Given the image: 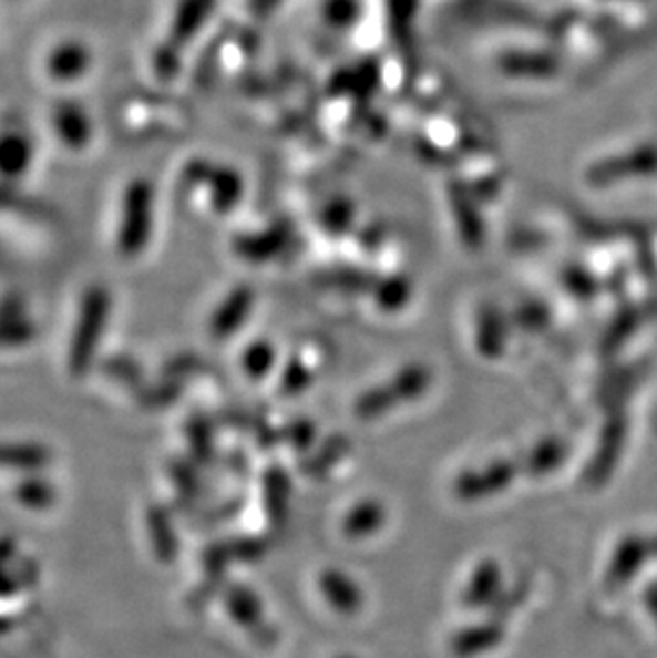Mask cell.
I'll use <instances>...</instances> for the list:
<instances>
[{
  "mask_svg": "<svg viewBox=\"0 0 657 658\" xmlns=\"http://www.w3.org/2000/svg\"><path fill=\"white\" fill-rule=\"evenodd\" d=\"M387 522V510L380 501H361L359 505H355L342 522V531L346 537L350 539H361V537H370L376 531H380Z\"/></svg>",
  "mask_w": 657,
  "mask_h": 658,
  "instance_id": "cell-14",
  "label": "cell"
},
{
  "mask_svg": "<svg viewBox=\"0 0 657 658\" xmlns=\"http://www.w3.org/2000/svg\"><path fill=\"white\" fill-rule=\"evenodd\" d=\"M398 405H401L400 397L396 394L393 385L387 382L384 385H376L372 390L363 392L355 403V413L361 420H373L391 412Z\"/></svg>",
  "mask_w": 657,
  "mask_h": 658,
  "instance_id": "cell-19",
  "label": "cell"
},
{
  "mask_svg": "<svg viewBox=\"0 0 657 658\" xmlns=\"http://www.w3.org/2000/svg\"><path fill=\"white\" fill-rule=\"evenodd\" d=\"M94 66V50L80 37H62L43 54V75L57 85L86 80Z\"/></svg>",
  "mask_w": 657,
  "mask_h": 658,
  "instance_id": "cell-2",
  "label": "cell"
},
{
  "mask_svg": "<svg viewBox=\"0 0 657 658\" xmlns=\"http://www.w3.org/2000/svg\"><path fill=\"white\" fill-rule=\"evenodd\" d=\"M645 604L649 607L651 616L657 620V584L647 588V595H645Z\"/></svg>",
  "mask_w": 657,
  "mask_h": 658,
  "instance_id": "cell-26",
  "label": "cell"
},
{
  "mask_svg": "<svg viewBox=\"0 0 657 658\" xmlns=\"http://www.w3.org/2000/svg\"><path fill=\"white\" fill-rule=\"evenodd\" d=\"M107 307H110V299L103 288L88 290V295L82 301L78 332L73 339V358L88 357L96 348V343L101 339V330L105 327Z\"/></svg>",
  "mask_w": 657,
  "mask_h": 658,
  "instance_id": "cell-6",
  "label": "cell"
},
{
  "mask_svg": "<svg viewBox=\"0 0 657 658\" xmlns=\"http://www.w3.org/2000/svg\"><path fill=\"white\" fill-rule=\"evenodd\" d=\"M626 438H628V420L624 415H613L604 424L596 454L585 471V480L589 486L598 489L610 480L615 466L619 463V456L624 452Z\"/></svg>",
  "mask_w": 657,
  "mask_h": 658,
  "instance_id": "cell-4",
  "label": "cell"
},
{
  "mask_svg": "<svg viewBox=\"0 0 657 658\" xmlns=\"http://www.w3.org/2000/svg\"><path fill=\"white\" fill-rule=\"evenodd\" d=\"M250 307H253V295L248 290L233 292L230 299H227L225 305L214 316V322H212L214 337L223 339V337H227L230 332L239 329L242 322H244V318L248 316Z\"/></svg>",
  "mask_w": 657,
  "mask_h": 658,
  "instance_id": "cell-16",
  "label": "cell"
},
{
  "mask_svg": "<svg viewBox=\"0 0 657 658\" xmlns=\"http://www.w3.org/2000/svg\"><path fill=\"white\" fill-rule=\"evenodd\" d=\"M227 605L233 618L257 637L260 644H271L276 639V631L265 623L263 607L257 595L244 586H233L227 595Z\"/></svg>",
  "mask_w": 657,
  "mask_h": 658,
  "instance_id": "cell-9",
  "label": "cell"
},
{
  "mask_svg": "<svg viewBox=\"0 0 657 658\" xmlns=\"http://www.w3.org/2000/svg\"><path fill=\"white\" fill-rule=\"evenodd\" d=\"M502 590V569L497 563L485 561L472 574L470 584L463 590V605L470 609L489 607Z\"/></svg>",
  "mask_w": 657,
  "mask_h": 658,
  "instance_id": "cell-12",
  "label": "cell"
},
{
  "mask_svg": "<svg viewBox=\"0 0 657 658\" xmlns=\"http://www.w3.org/2000/svg\"><path fill=\"white\" fill-rule=\"evenodd\" d=\"M519 475L515 461H495L476 471H465L455 482V494L463 501H479L506 491Z\"/></svg>",
  "mask_w": 657,
  "mask_h": 658,
  "instance_id": "cell-5",
  "label": "cell"
},
{
  "mask_svg": "<svg viewBox=\"0 0 657 658\" xmlns=\"http://www.w3.org/2000/svg\"><path fill=\"white\" fill-rule=\"evenodd\" d=\"M342 658H352V657H342Z\"/></svg>",
  "mask_w": 657,
  "mask_h": 658,
  "instance_id": "cell-28",
  "label": "cell"
},
{
  "mask_svg": "<svg viewBox=\"0 0 657 658\" xmlns=\"http://www.w3.org/2000/svg\"><path fill=\"white\" fill-rule=\"evenodd\" d=\"M649 546H651V552H654V554H657V537L656 539H651V544H649Z\"/></svg>",
  "mask_w": 657,
  "mask_h": 658,
  "instance_id": "cell-27",
  "label": "cell"
},
{
  "mask_svg": "<svg viewBox=\"0 0 657 658\" xmlns=\"http://www.w3.org/2000/svg\"><path fill=\"white\" fill-rule=\"evenodd\" d=\"M649 554H651V546L643 537H638V535L624 537L613 552V558H610L606 576H604V586L608 590L628 586L634 576L643 569Z\"/></svg>",
  "mask_w": 657,
  "mask_h": 658,
  "instance_id": "cell-7",
  "label": "cell"
},
{
  "mask_svg": "<svg viewBox=\"0 0 657 658\" xmlns=\"http://www.w3.org/2000/svg\"><path fill=\"white\" fill-rule=\"evenodd\" d=\"M312 382V373L310 369L299 362V360H290L286 364L285 373H283V382H280V392L285 397H292V394H299L301 390H306L308 384Z\"/></svg>",
  "mask_w": 657,
  "mask_h": 658,
  "instance_id": "cell-24",
  "label": "cell"
},
{
  "mask_svg": "<svg viewBox=\"0 0 657 658\" xmlns=\"http://www.w3.org/2000/svg\"><path fill=\"white\" fill-rule=\"evenodd\" d=\"M320 590L327 604L346 616H352L363 607V593L357 582L338 569L322 572Z\"/></svg>",
  "mask_w": 657,
  "mask_h": 658,
  "instance_id": "cell-11",
  "label": "cell"
},
{
  "mask_svg": "<svg viewBox=\"0 0 657 658\" xmlns=\"http://www.w3.org/2000/svg\"><path fill=\"white\" fill-rule=\"evenodd\" d=\"M566 454H568L566 441L560 438H546L532 448V452L523 461V469L530 477H544L564 465Z\"/></svg>",
  "mask_w": 657,
  "mask_h": 658,
  "instance_id": "cell-15",
  "label": "cell"
},
{
  "mask_svg": "<svg viewBox=\"0 0 657 658\" xmlns=\"http://www.w3.org/2000/svg\"><path fill=\"white\" fill-rule=\"evenodd\" d=\"M389 384L393 385L396 394L400 397V403H408V401H414L428 392L429 384H431V371L423 364H410V367L401 369Z\"/></svg>",
  "mask_w": 657,
  "mask_h": 658,
  "instance_id": "cell-20",
  "label": "cell"
},
{
  "mask_svg": "<svg viewBox=\"0 0 657 658\" xmlns=\"http://www.w3.org/2000/svg\"><path fill=\"white\" fill-rule=\"evenodd\" d=\"M274 360H276L274 348L265 341H258L255 346H250L248 352L244 354V369L250 378L260 380L269 373V369L274 367Z\"/></svg>",
  "mask_w": 657,
  "mask_h": 658,
  "instance_id": "cell-22",
  "label": "cell"
},
{
  "mask_svg": "<svg viewBox=\"0 0 657 658\" xmlns=\"http://www.w3.org/2000/svg\"><path fill=\"white\" fill-rule=\"evenodd\" d=\"M50 128L62 147L84 152L94 138V120L90 111L73 99H60L50 110Z\"/></svg>",
  "mask_w": 657,
  "mask_h": 658,
  "instance_id": "cell-3",
  "label": "cell"
},
{
  "mask_svg": "<svg viewBox=\"0 0 657 658\" xmlns=\"http://www.w3.org/2000/svg\"><path fill=\"white\" fill-rule=\"evenodd\" d=\"M516 322L525 330H541L546 327L548 318L541 307H525L521 313H516Z\"/></svg>",
  "mask_w": 657,
  "mask_h": 658,
  "instance_id": "cell-25",
  "label": "cell"
},
{
  "mask_svg": "<svg viewBox=\"0 0 657 658\" xmlns=\"http://www.w3.org/2000/svg\"><path fill=\"white\" fill-rule=\"evenodd\" d=\"M506 341H509V330L504 320L495 311H486L479 320V330H476V343L481 354L485 358L502 357L506 350Z\"/></svg>",
  "mask_w": 657,
  "mask_h": 658,
  "instance_id": "cell-18",
  "label": "cell"
},
{
  "mask_svg": "<svg viewBox=\"0 0 657 658\" xmlns=\"http://www.w3.org/2000/svg\"><path fill=\"white\" fill-rule=\"evenodd\" d=\"M530 590H532V584H530L527 577H521V579H516V582L509 584V586H502V590L495 597V602L489 605L491 616L497 618V620L511 618L516 609L527 602Z\"/></svg>",
  "mask_w": 657,
  "mask_h": 658,
  "instance_id": "cell-21",
  "label": "cell"
},
{
  "mask_svg": "<svg viewBox=\"0 0 657 658\" xmlns=\"http://www.w3.org/2000/svg\"><path fill=\"white\" fill-rule=\"evenodd\" d=\"M502 639H504V620L489 616L485 623H479L459 631L451 641V650L459 658L479 657L483 652L493 650Z\"/></svg>",
  "mask_w": 657,
  "mask_h": 658,
  "instance_id": "cell-10",
  "label": "cell"
},
{
  "mask_svg": "<svg viewBox=\"0 0 657 658\" xmlns=\"http://www.w3.org/2000/svg\"><path fill=\"white\" fill-rule=\"evenodd\" d=\"M290 477L286 475L285 469L271 466L267 469L263 477V505L269 516V521L276 526H285L288 518V507H290Z\"/></svg>",
  "mask_w": 657,
  "mask_h": 658,
  "instance_id": "cell-13",
  "label": "cell"
},
{
  "mask_svg": "<svg viewBox=\"0 0 657 658\" xmlns=\"http://www.w3.org/2000/svg\"><path fill=\"white\" fill-rule=\"evenodd\" d=\"M34 163V141L22 128L0 131V177L20 179Z\"/></svg>",
  "mask_w": 657,
  "mask_h": 658,
  "instance_id": "cell-8",
  "label": "cell"
},
{
  "mask_svg": "<svg viewBox=\"0 0 657 658\" xmlns=\"http://www.w3.org/2000/svg\"><path fill=\"white\" fill-rule=\"evenodd\" d=\"M283 441H286L292 450L306 452L312 448L316 441L315 422L310 420H292L283 429Z\"/></svg>",
  "mask_w": 657,
  "mask_h": 658,
  "instance_id": "cell-23",
  "label": "cell"
},
{
  "mask_svg": "<svg viewBox=\"0 0 657 658\" xmlns=\"http://www.w3.org/2000/svg\"><path fill=\"white\" fill-rule=\"evenodd\" d=\"M348 450H350V441L342 435L327 439L312 456H308L301 463V473L308 477H322L342 461Z\"/></svg>",
  "mask_w": 657,
  "mask_h": 658,
  "instance_id": "cell-17",
  "label": "cell"
},
{
  "mask_svg": "<svg viewBox=\"0 0 657 658\" xmlns=\"http://www.w3.org/2000/svg\"><path fill=\"white\" fill-rule=\"evenodd\" d=\"M156 230V191L147 177H131L117 194L114 246L126 260L145 254Z\"/></svg>",
  "mask_w": 657,
  "mask_h": 658,
  "instance_id": "cell-1",
  "label": "cell"
}]
</instances>
